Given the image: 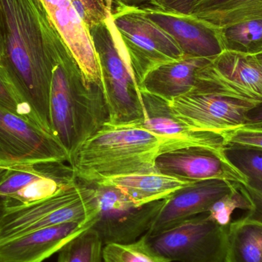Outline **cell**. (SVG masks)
Wrapping results in <instances>:
<instances>
[{
  "label": "cell",
  "instance_id": "9a60e30c",
  "mask_svg": "<svg viewBox=\"0 0 262 262\" xmlns=\"http://www.w3.org/2000/svg\"><path fill=\"white\" fill-rule=\"evenodd\" d=\"M39 1L73 54L88 84L103 87L101 66L89 28L77 12L74 0Z\"/></svg>",
  "mask_w": 262,
  "mask_h": 262
},
{
  "label": "cell",
  "instance_id": "277c9868",
  "mask_svg": "<svg viewBox=\"0 0 262 262\" xmlns=\"http://www.w3.org/2000/svg\"><path fill=\"white\" fill-rule=\"evenodd\" d=\"M89 31L101 66L109 121H142L145 111L141 92L131 72L128 58L114 25L112 13L104 21L89 27Z\"/></svg>",
  "mask_w": 262,
  "mask_h": 262
},
{
  "label": "cell",
  "instance_id": "74e56055",
  "mask_svg": "<svg viewBox=\"0 0 262 262\" xmlns=\"http://www.w3.org/2000/svg\"><path fill=\"white\" fill-rule=\"evenodd\" d=\"M2 55H3V43H2L1 36H0V61H1Z\"/></svg>",
  "mask_w": 262,
  "mask_h": 262
},
{
  "label": "cell",
  "instance_id": "5bb4252c",
  "mask_svg": "<svg viewBox=\"0 0 262 262\" xmlns=\"http://www.w3.org/2000/svg\"><path fill=\"white\" fill-rule=\"evenodd\" d=\"M139 7L146 18L175 41L184 56L211 59L225 51L220 29L203 20L193 15L166 12L154 6Z\"/></svg>",
  "mask_w": 262,
  "mask_h": 262
},
{
  "label": "cell",
  "instance_id": "603a6c76",
  "mask_svg": "<svg viewBox=\"0 0 262 262\" xmlns=\"http://www.w3.org/2000/svg\"><path fill=\"white\" fill-rule=\"evenodd\" d=\"M220 30L224 50L246 55L262 52V18L246 20Z\"/></svg>",
  "mask_w": 262,
  "mask_h": 262
},
{
  "label": "cell",
  "instance_id": "cb8c5ba5",
  "mask_svg": "<svg viewBox=\"0 0 262 262\" xmlns=\"http://www.w3.org/2000/svg\"><path fill=\"white\" fill-rule=\"evenodd\" d=\"M103 248L99 235L91 227L59 251L57 262H104Z\"/></svg>",
  "mask_w": 262,
  "mask_h": 262
},
{
  "label": "cell",
  "instance_id": "ffe728a7",
  "mask_svg": "<svg viewBox=\"0 0 262 262\" xmlns=\"http://www.w3.org/2000/svg\"><path fill=\"white\" fill-rule=\"evenodd\" d=\"M195 182L185 181L159 172L111 177L96 185L116 188L137 206L164 200Z\"/></svg>",
  "mask_w": 262,
  "mask_h": 262
},
{
  "label": "cell",
  "instance_id": "f546056e",
  "mask_svg": "<svg viewBox=\"0 0 262 262\" xmlns=\"http://www.w3.org/2000/svg\"><path fill=\"white\" fill-rule=\"evenodd\" d=\"M200 0H149L154 7L166 12L191 15Z\"/></svg>",
  "mask_w": 262,
  "mask_h": 262
},
{
  "label": "cell",
  "instance_id": "9c48e42d",
  "mask_svg": "<svg viewBox=\"0 0 262 262\" xmlns=\"http://www.w3.org/2000/svg\"><path fill=\"white\" fill-rule=\"evenodd\" d=\"M95 186L98 213L92 229L104 246L133 243L150 229L164 200L137 206L116 188Z\"/></svg>",
  "mask_w": 262,
  "mask_h": 262
},
{
  "label": "cell",
  "instance_id": "30bf717a",
  "mask_svg": "<svg viewBox=\"0 0 262 262\" xmlns=\"http://www.w3.org/2000/svg\"><path fill=\"white\" fill-rule=\"evenodd\" d=\"M69 160L66 149L52 134L0 104V166Z\"/></svg>",
  "mask_w": 262,
  "mask_h": 262
},
{
  "label": "cell",
  "instance_id": "7c38bea8",
  "mask_svg": "<svg viewBox=\"0 0 262 262\" xmlns=\"http://www.w3.org/2000/svg\"><path fill=\"white\" fill-rule=\"evenodd\" d=\"M75 179L63 162L17 165L0 179V196L7 200V207L30 204L52 196Z\"/></svg>",
  "mask_w": 262,
  "mask_h": 262
},
{
  "label": "cell",
  "instance_id": "e575fe53",
  "mask_svg": "<svg viewBox=\"0 0 262 262\" xmlns=\"http://www.w3.org/2000/svg\"><path fill=\"white\" fill-rule=\"evenodd\" d=\"M6 207H7V200L0 196V220L6 211Z\"/></svg>",
  "mask_w": 262,
  "mask_h": 262
},
{
  "label": "cell",
  "instance_id": "d6986e66",
  "mask_svg": "<svg viewBox=\"0 0 262 262\" xmlns=\"http://www.w3.org/2000/svg\"><path fill=\"white\" fill-rule=\"evenodd\" d=\"M209 58L183 57L166 63L149 72L140 85V92L169 101L191 92L195 72Z\"/></svg>",
  "mask_w": 262,
  "mask_h": 262
},
{
  "label": "cell",
  "instance_id": "8d00e7d4",
  "mask_svg": "<svg viewBox=\"0 0 262 262\" xmlns=\"http://www.w3.org/2000/svg\"><path fill=\"white\" fill-rule=\"evenodd\" d=\"M8 168L3 167V166H0V179L2 178L3 175H4L5 172L7 170Z\"/></svg>",
  "mask_w": 262,
  "mask_h": 262
},
{
  "label": "cell",
  "instance_id": "52a82bcc",
  "mask_svg": "<svg viewBox=\"0 0 262 262\" xmlns=\"http://www.w3.org/2000/svg\"><path fill=\"white\" fill-rule=\"evenodd\" d=\"M228 227L217 224L206 212L145 236L169 262H225Z\"/></svg>",
  "mask_w": 262,
  "mask_h": 262
},
{
  "label": "cell",
  "instance_id": "8fae6325",
  "mask_svg": "<svg viewBox=\"0 0 262 262\" xmlns=\"http://www.w3.org/2000/svg\"><path fill=\"white\" fill-rule=\"evenodd\" d=\"M166 103L171 115L189 128L224 139L229 131L246 124L249 113L261 106L192 92Z\"/></svg>",
  "mask_w": 262,
  "mask_h": 262
},
{
  "label": "cell",
  "instance_id": "6da1fadb",
  "mask_svg": "<svg viewBox=\"0 0 262 262\" xmlns=\"http://www.w3.org/2000/svg\"><path fill=\"white\" fill-rule=\"evenodd\" d=\"M59 34L39 0H0V76L35 118L49 115L52 48Z\"/></svg>",
  "mask_w": 262,
  "mask_h": 262
},
{
  "label": "cell",
  "instance_id": "836d02e7",
  "mask_svg": "<svg viewBox=\"0 0 262 262\" xmlns=\"http://www.w3.org/2000/svg\"><path fill=\"white\" fill-rule=\"evenodd\" d=\"M251 61L262 73V57L258 55H249Z\"/></svg>",
  "mask_w": 262,
  "mask_h": 262
},
{
  "label": "cell",
  "instance_id": "8992f818",
  "mask_svg": "<svg viewBox=\"0 0 262 262\" xmlns=\"http://www.w3.org/2000/svg\"><path fill=\"white\" fill-rule=\"evenodd\" d=\"M112 16L139 89L149 72L184 57L175 41L146 18L140 7L117 5Z\"/></svg>",
  "mask_w": 262,
  "mask_h": 262
},
{
  "label": "cell",
  "instance_id": "4dcf8cb0",
  "mask_svg": "<svg viewBox=\"0 0 262 262\" xmlns=\"http://www.w3.org/2000/svg\"><path fill=\"white\" fill-rule=\"evenodd\" d=\"M248 195L252 200L253 208L244 215L249 220L262 223V190L253 189L250 186H244Z\"/></svg>",
  "mask_w": 262,
  "mask_h": 262
},
{
  "label": "cell",
  "instance_id": "4316f807",
  "mask_svg": "<svg viewBox=\"0 0 262 262\" xmlns=\"http://www.w3.org/2000/svg\"><path fill=\"white\" fill-rule=\"evenodd\" d=\"M231 162L247 177L253 189L262 190V151L245 148H226Z\"/></svg>",
  "mask_w": 262,
  "mask_h": 262
},
{
  "label": "cell",
  "instance_id": "d4e9b609",
  "mask_svg": "<svg viewBox=\"0 0 262 262\" xmlns=\"http://www.w3.org/2000/svg\"><path fill=\"white\" fill-rule=\"evenodd\" d=\"M103 259L104 262H169L149 246L145 235L133 243L105 245Z\"/></svg>",
  "mask_w": 262,
  "mask_h": 262
},
{
  "label": "cell",
  "instance_id": "484cf974",
  "mask_svg": "<svg viewBox=\"0 0 262 262\" xmlns=\"http://www.w3.org/2000/svg\"><path fill=\"white\" fill-rule=\"evenodd\" d=\"M253 208L252 200L244 186L236 185L229 193L217 200L208 211L211 220L223 227H228L232 223V215L236 209L247 212Z\"/></svg>",
  "mask_w": 262,
  "mask_h": 262
},
{
  "label": "cell",
  "instance_id": "83f0119b",
  "mask_svg": "<svg viewBox=\"0 0 262 262\" xmlns=\"http://www.w3.org/2000/svg\"><path fill=\"white\" fill-rule=\"evenodd\" d=\"M226 148H245L262 151V124H244L229 131Z\"/></svg>",
  "mask_w": 262,
  "mask_h": 262
},
{
  "label": "cell",
  "instance_id": "f1b7e54d",
  "mask_svg": "<svg viewBox=\"0 0 262 262\" xmlns=\"http://www.w3.org/2000/svg\"><path fill=\"white\" fill-rule=\"evenodd\" d=\"M0 104L6 108L12 111L14 113L29 118L32 121L26 107L21 104L12 88L1 76H0Z\"/></svg>",
  "mask_w": 262,
  "mask_h": 262
},
{
  "label": "cell",
  "instance_id": "e0dca14e",
  "mask_svg": "<svg viewBox=\"0 0 262 262\" xmlns=\"http://www.w3.org/2000/svg\"><path fill=\"white\" fill-rule=\"evenodd\" d=\"M141 92L144 117L140 124L148 130L171 140L178 149L200 147L219 154H226L225 139L212 133L189 128L171 115L166 100Z\"/></svg>",
  "mask_w": 262,
  "mask_h": 262
},
{
  "label": "cell",
  "instance_id": "1f68e13d",
  "mask_svg": "<svg viewBox=\"0 0 262 262\" xmlns=\"http://www.w3.org/2000/svg\"><path fill=\"white\" fill-rule=\"evenodd\" d=\"M262 124V105L252 111L248 116L247 123L246 124Z\"/></svg>",
  "mask_w": 262,
  "mask_h": 262
},
{
  "label": "cell",
  "instance_id": "5b68a950",
  "mask_svg": "<svg viewBox=\"0 0 262 262\" xmlns=\"http://www.w3.org/2000/svg\"><path fill=\"white\" fill-rule=\"evenodd\" d=\"M98 213L95 186L75 179L52 196L6 207L0 220V243L32 231L66 223L94 224Z\"/></svg>",
  "mask_w": 262,
  "mask_h": 262
},
{
  "label": "cell",
  "instance_id": "3957f363",
  "mask_svg": "<svg viewBox=\"0 0 262 262\" xmlns=\"http://www.w3.org/2000/svg\"><path fill=\"white\" fill-rule=\"evenodd\" d=\"M50 118L52 134L69 157L109 121L101 86L90 85L60 35L52 49Z\"/></svg>",
  "mask_w": 262,
  "mask_h": 262
},
{
  "label": "cell",
  "instance_id": "d590c367",
  "mask_svg": "<svg viewBox=\"0 0 262 262\" xmlns=\"http://www.w3.org/2000/svg\"><path fill=\"white\" fill-rule=\"evenodd\" d=\"M104 3L106 7H107V10L112 13V12H113V3H115V0H104Z\"/></svg>",
  "mask_w": 262,
  "mask_h": 262
},
{
  "label": "cell",
  "instance_id": "ba28073f",
  "mask_svg": "<svg viewBox=\"0 0 262 262\" xmlns=\"http://www.w3.org/2000/svg\"><path fill=\"white\" fill-rule=\"evenodd\" d=\"M190 92L262 105V73L249 55L225 50L198 69Z\"/></svg>",
  "mask_w": 262,
  "mask_h": 262
},
{
  "label": "cell",
  "instance_id": "ac0fdd59",
  "mask_svg": "<svg viewBox=\"0 0 262 262\" xmlns=\"http://www.w3.org/2000/svg\"><path fill=\"white\" fill-rule=\"evenodd\" d=\"M93 225L71 222L0 243V262H43Z\"/></svg>",
  "mask_w": 262,
  "mask_h": 262
},
{
  "label": "cell",
  "instance_id": "ab89813d",
  "mask_svg": "<svg viewBox=\"0 0 262 262\" xmlns=\"http://www.w3.org/2000/svg\"></svg>",
  "mask_w": 262,
  "mask_h": 262
},
{
  "label": "cell",
  "instance_id": "7402d4cb",
  "mask_svg": "<svg viewBox=\"0 0 262 262\" xmlns=\"http://www.w3.org/2000/svg\"><path fill=\"white\" fill-rule=\"evenodd\" d=\"M225 262H262V223L245 216L230 223Z\"/></svg>",
  "mask_w": 262,
  "mask_h": 262
},
{
  "label": "cell",
  "instance_id": "2e32d148",
  "mask_svg": "<svg viewBox=\"0 0 262 262\" xmlns=\"http://www.w3.org/2000/svg\"><path fill=\"white\" fill-rule=\"evenodd\" d=\"M239 184L223 180L195 182L165 199L160 212L146 233L155 234L188 219L206 213L211 206Z\"/></svg>",
  "mask_w": 262,
  "mask_h": 262
},
{
  "label": "cell",
  "instance_id": "4fadbf2b",
  "mask_svg": "<svg viewBox=\"0 0 262 262\" xmlns=\"http://www.w3.org/2000/svg\"><path fill=\"white\" fill-rule=\"evenodd\" d=\"M159 173L189 182L218 180L249 184L247 177L226 154L200 147H187L163 152L156 160Z\"/></svg>",
  "mask_w": 262,
  "mask_h": 262
},
{
  "label": "cell",
  "instance_id": "f35d334b",
  "mask_svg": "<svg viewBox=\"0 0 262 262\" xmlns=\"http://www.w3.org/2000/svg\"><path fill=\"white\" fill-rule=\"evenodd\" d=\"M257 55H259V56L262 57V52H260V53L257 54Z\"/></svg>",
  "mask_w": 262,
  "mask_h": 262
},
{
  "label": "cell",
  "instance_id": "d6a6232c",
  "mask_svg": "<svg viewBox=\"0 0 262 262\" xmlns=\"http://www.w3.org/2000/svg\"><path fill=\"white\" fill-rule=\"evenodd\" d=\"M148 2L149 0H115L116 5H124V6H135V7H139L140 5Z\"/></svg>",
  "mask_w": 262,
  "mask_h": 262
},
{
  "label": "cell",
  "instance_id": "44dd1931",
  "mask_svg": "<svg viewBox=\"0 0 262 262\" xmlns=\"http://www.w3.org/2000/svg\"><path fill=\"white\" fill-rule=\"evenodd\" d=\"M217 28L262 18V0H200L192 15Z\"/></svg>",
  "mask_w": 262,
  "mask_h": 262
},
{
  "label": "cell",
  "instance_id": "7a4b0ae2",
  "mask_svg": "<svg viewBox=\"0 0 262 262\" xmlns=\"http://www.w3.org/2000/svg\"><path fill=\"white\" fill-rule=\"evenodd\" d=\"M177 145L143 127L140 121H107L69 157L74 177L96 185L111 177L157 172L156 160Z\"/></svg>",
  "mask_w": 262,
  "mask_h": 262
}]
</instances>
